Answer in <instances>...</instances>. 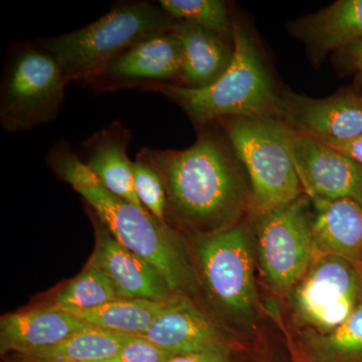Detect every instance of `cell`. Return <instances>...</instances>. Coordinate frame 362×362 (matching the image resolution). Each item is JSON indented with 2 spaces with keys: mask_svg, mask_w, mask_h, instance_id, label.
Segmentation results:
<instances>
[{
  "mask_svg": "<svg viewBox=\"0 0 362 362\" xmlns=\"http://www.w3.org/2000/svg\"><path fill=\"white\" fill-rule=\"evenodd\" d=\"M136 159L158 173L168 199L166 218L206 233L230 228L246 202L238 158L218 135L202 130L183 150L141 148Z\"/></svg>",
  "mask_w": 362,
  "mask_h": 362,
  "instance_id": "6da1fadb",
  "label": "cell"
},
{
  "mask_svg": "<svg viewBox=\"0 0 362 362\" xmlns=\"http://www.w3.org/2000/svg\"><path fill=\"white\" fill-rule=\"evenodd\" d=\"M47 162L59 180L85 199L112 235L156 267L173 291L185 295L194 289L192 268L180 239L168 223L109 192L68 143L54 144Z\"/></svg>",
  "mask_w": 362,
  "mask_h": 362,
  "instance_id": "7a4b0ae2",
  "label": "cell"
},
{
  "mask_svg": "<svg viewBox=\"0 0 362 362\" xmlns=\"http://www.w3.org/2000/svg\"><path fill=\"white\" fill-rule=\"evenodd\" d=\"M233 52L230 66L213 85L202 89L163 84L144 90L161 93L182 109L197 125L226 117H278L280 96L246 25L233 21Z\"/></svg>",
  "mask_w": 362,
  "mask_h": 362,
  "instance_id": "3957f363",
  "label": "cell"
},
{
  "mask_svg": "<svg viewBox=\"0 0 362 362\" xmlns=\"http://www.w3.org/2000/svg\"><path fill=\"white\" fill-rule=\"evenodd\" d=\"M177 23L159 4L122 2L90 25L42 40L39 45L57 59L68 83L87 84L124 52L143 40L173 32Z\"/></svg>",
  "mask_w": 362,
  "mask_h": 362,
  "instance_id": "277c9868",
  "label": "cell"
},
{
  "mask_svg": "<svg viewBox=\"0 0 362 362\" xmlns=\"http://www.w3.org/2000/svg\"><path fill=\"white\" fill-rule=\"evenodd\" d=\"M233 153L247 169L252 185V206L261 214L285 206L304 192L298 176L291 128L278 117H226L218 121Z\"/></svg>",
  "mask_w": 362,
  "mask_h": 362,
  "instance_id": "5b68a950",
  "label": "cell"
},
{
  "mask_svg": "<svg viewBox=\"0 0 362 362\" xmlns=\"http://www.w3.org/2000/svg\"><path fill=\"white\" fill-rule=\"evenodd\" d=\"M68 81L39 45H23L7 61L0 87V122L8 132L32 130L59 115Z\"/></svg>",
  "mask_w": 362,
  "mask_h": 362,
  "instance_id": "8992f818",
  "label": "cell"
},
{
  "mask_svg": "<svg viewBox=\"0 0 362 362\" xmlns=\"http://www.w3.org/2000/svg\"><path fill=\"white\" fill-rule=\"evenodd\" d=\"M308 197L259 214L258 256L262 271L278 290H292L303 278L317 252L309 216Z\"/></svg>",
  "mask_w": 362,
  "mask_h": 362,
  "instance_id": "52a82bcc",
  "label": "cell"
},
{
  "mask_svg": "<svg viewBox=\"0 0 362 362\" xmlns=\"http://www.w3.org/2000/svg\"><path fill=\"white\" fill-rule=\"evenodd\" d=\"M293 311L307 330L329 332L349 319L362 297V270L347 259L318 254L291 290Z\"/></svg>",
  "mask_w": 362,
  "mask_h": 362,
  "instance_id": "ba28073f",
  "label": "cell"
},
{
  "mask_svg": "<svg viewBox=\"0 0 362 362\" xmlns=\"http://www.w3.org/2000/svg\"><path fill=\"white\" fill-rule=\"evenodd\" d=\"M206 291L230 315H251L258 303L251 245L245 228L206 233L197 245Z\"/></svg>",
  "mask_w": 362,
  "mask_h": 362,
  "instance_id": "9c48e42d",
  "label": "cell"
},
{
  "mask_svg": "<svg viewBox=\"0 0 362 362\" xmlns=\"http://www.w3.org/2000/svg\"><path fill=\"white\" fill-rule=\"evenodd\" d=\"M291 143L298 176L309 199H351L362 204L361 163L292 128Z\"/></svg>",
  "mask_w": 362,
  "mask_h": 362,
  "instance_id": "30bf717a",
  "label": "cell"
},
{
  "mask_svg": "<svg viewBox=\"0 0 362 362\" xmlns=\"http://www.w3.org/2000/svg\"><path fill=\"white\" fill-rule=\"evenodd\" d=\"M182 47L173 32L150 37L124 52L87 84L100 90L180 83Z\"/></svg>",
  "mask_w": 362,
  "mask_h": 362,
  "instance_id": "8fae6325",
  "label": "cell"
},
{
  "mask_svg": "<svg viewBox=\"0 0 362 362\" xmlns=\"http://www.w3.org/2000/svg\"><path fill=\"white\" fill-rule=\"evenodd\" d=\"M279 118L313 139L349 141L362 136V98L341 92L312 99L286 90L280 95Z\"/></svg>",
  "mask_w": 362,
  "mask_h": 362,
  "instance_id": "7c38bea8",
  "label": "cell"
},
{
  "mask_svg": "<svg viewBox=\"0 0 362 362\" xmlns=\"http://www.w3.org/2000/svg\"><path fill=\"white\" fill-rule=\"evenodd\" d=\"M94 221L96 247L89 262L108 276L117 297L163 302L177 294L156 267L122 246L95 214Z\"/></svg>",
  "mask_w": 362,
  "mask_h": 362,
  "instance_id": "4fadbf2b",
  "label": "cell"
},
{
  "mask_svg": "<svg viewBox=\"0 0 362 362\" xmlns=\"http://www.w3.org/2000/svg\"><path fill=\"white\" fill-rule=\"evenodd\" d=\"M142 337L175 356L233 350L225 333L187 295H175Z\"/></svg>",
  "mask_w": 362,
  "mask_h": 362,
  "instance_id": "5bb4252c",
  "label": "cell"
},
{
  "mask_svg": "<svg viewBox=\"0 0 362 362\" xmlns=\"http://www.w3.org/2000/svg\"><path fill=\"white\" fill-rule=\"evenodd\" d=\"M90 326L54 303L7 314L0 319V349L18 356L54 346Z\"/></svg>",
  "mask_w": 362,
  "mask_h": 362,
  "instance_id": "9a60e30c",
  "label": "cell"
},
{
  "mask_svg": "<svg viewBox=\"0 0 362 362\" xmlns=\"http://www.w3.org/2000/svg\"><path fill=\"white\" fill-rule=\"evenodd\" d=\"M131 138V131L115 121L86 140L83 162L109 192L145 209L136 194L133 161L127 156Z\"/></svg>",
  "mask_w": 362,
  "mask_h": 362,
  "instance_id": "2e32d148",
  "label": "cell"
},
{
  "mask_svg": "<svg viewBox=\"0 0 362 362\" xmlns=\"http://www.w3.org/2000/svg\"><path fill=\"white\" fill-rule=\"evenodd\" d=\"M319 63L334 49H346L362 39V0H339L290 26Z\"/></svg>",
  "mask_w": 362,
  "mask_h": 362,
  "instance_id": "e0dca14e",
  "label": "cell"
},
{
  "mask_svg": "<svg viewBox=\"0 0 362 362\" xmlns=\"http://www.w3.org/2000/svg\"><path fill=\"white\" fill-rule=\"evenodd\" d=\"M312 233L318 254L358 264L362 255V204L351 199H313Z\"/></svg>",
  "mask_w": 362,
  "mask_h": 362,
  "instance_id": "ac0fdd59",
  "label": "cell"
},
{
  "mask_svg": "<svg viewBox=\"0 0 362 362\" xmlns=\"http://www.w3.org/2000/svg\"><path fill=\"white\" fill-rule=\"evenodd\" d=\"M182 47L178 86L202 89L223 76L233 58V45L202 26L178 21L173 30Z\"/></svg>",
  "mask_w": 362,
  "mask_h": 362,
  "instance_id": "d6986e66",
  "label": "cell"
},
{
  "mask_svg": "<svg viewBox=\"0 0 362 362\" xmlns=\"http://www.w3.org/2000/svg\"><path fill=\"white\" fill-rule=\"evenodd\" d=\"M131 335L87 326L64 341L20 356L21 362H106L120 352Z\"/></svg>",
  "mask_w": 362,
  "mask_h": 362,
  "instance_id": "ffe728a7",
  "label": "cell"
},
{
  "mask_svg": "<svg viewBox=\"0 0 362 362\" xmlns=\"http://www.w3.org/2000/svg\"><path fill=\"white\" fill-rule=\"evenodd\" d=\"M171 300L173 298L163 302L117 298L98 308L74 314L90 326L142 337Z\"/></svg>",
  "mask_w": 362,
  "mask_h": 362,
  "instance_id": "44dd1931",
  "label": "cell"
},
{
  "mask_svg": "<svg viewBox=\"0 0 362 362\" xmlns=\"http://www.w3.org/2000/svg\"><path fill=\"white\" fill-rule=\"evenodd\" d=\"M308 362H362V297L345 322L329 332L303 333Z\"/></svg>",
  "mask_w": 362,
  "mask_h": 362,
  "instance_id": "7402d4cb",
  "label": "cell"
},
{
  "mask_svg": "<svg viewBox=\"0 0 362 362\" xmlns=\"http://www.w3.org/2000/svg\"><path fill=\"white\" fill-rule=\"evenodd\" d=\"M117 298L108 276L88 262L84 270L57 293L54 303L71 313H80L98 308Z\"/></svg>",
  "mask_w": 362,
  "mask_h": 362,
  "instance_id": "603a6c76",
  "label": "cell"
},
{
  "mask_svg": "<svg viewBox=\"0 0 362 362\" xmlns=\"http://www.w3.org/2000/svg\"><path fill=\"white\" fill-rule=\"evenodd\" d=\"M158 4L176 21L202 26L226 42L233 40V21L226 2L221 0H160Z\"/></svg>",
  "mask_w": 362,
  "mask_h": 362,
  "instance_id": "cb8c5ba5",
  "label": "cell"
},
{
  "mask_svg": "<svg viewBox=\"0 0 362 362\" xmlns=\"http://www.w3.org/2000/svg\"><path fill=\"white\" fill-rule=\"evenodd\" d=\"M132 170L136 194L143 207L156 220L168 223V199L160 176L151 166L138 159L133 162Z\"/></svg>",
  "mask_w": 362,
  "mask_h": 362,
  "instance_id": "d4e9b609",
  "label": "cell"
},
{
  "mask_svg": "<svg viewBox=\"0 0 362 362\" xmlns=\"http://www.w3.org/2000/svg\"><path fill=\"white\" fill-rule=\"evenodd\" d=\"M175 357L146 338L131 335L120 352L106 362H168Z\"/></svg>",
  "mask_w": 362,
  "mask_h": 362,
  "instance_id": "484cf974",
  "label": "cell"
},
{
  "mask_svg": "<svg viewBox=\"0 0 362 362\" xmlns=\"http://www.w3.org/2000/svg\"><path fill=\"white\" fill-rule=\"evenodd\" d=\"M314 140L323 143L331 148L338 150V151L350 157V158L354 159L362 165V136L356 138V139L345 142L332 141V140Z\"/></svg>",
  "mask_w": 362,
  "mask_h": 362,
  "instance_id": "4316f807",
  "label": "cell"
},
{
  "mask_svg": "<svg viewBox=\"0 0 362 362\" xmlns=\"http://www.w3.org/2000/svg\"><path fill=\"white\" fill-rule=\"evenodd\" d=\"M232 352L233 350H226V351L176 356L168 362H230Z\"/></svg>",
  "mask_w": 362,
  "mask_h": 362,
  "instance_id": "83f0119b",
  "label": "cell"
},
{
  "mask_svg": "<svg viewBox=\"0 0 362 362\" xmlns=\"http://www.w3.org/2000/svg\"><path fill=\"white\" fill-rule=\"evenodd\" d=\"M345 49H346L352 65L362 73V39L357 40L356 42L349 45Z\"/></svg>",
  "mask_w": 362,
  "mask_h": 362,
  "instance_id": "f1b7e54d",
  "label": "cell"
},
{
  "mask_svg": "<svg viewBox=\"0 0 362 362\" xmlns=\"http://www.w3.org/2000/svg\"><path fill=\"white\" fill-rule=\"evenodd\" d=\"M358 265L361 266V270H362V255L361 257V259H359Z\"/></svg>",
  "mask_w": 362,
  "mask_h": 362,
  "instance_id": "f546056e",
  "label": "cell"
},
{
  "mask_svg": "<svg viewBox=\"0 0 362 362\" xmlns=\"http://www.w3.org/2000/svg\"><path fill=\"white\" fill-rule=\"evenodd\" d=\"M296 362H308L307 361H296Z\"/></svg>",
  "mask_w": 362,
  "mask_h": 362,
  "instance_id": "4dcf8cb0",
  "label": "cell"
},
{
  "mask_svg": "<svg viewBox=\"0 0 362 362\" xmlns=\"http://www.w3.org/2000/svg\"><path fill=\"white\" fill-rule=\"evenodd\" d=\"M258 362H271V361H258Z\"/></svg>",
  "mask_w": 362,
  "mask_h": 362,
  "instance_id": "1f68e13d",
  "label": "cell"
}]
</instances>
